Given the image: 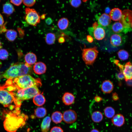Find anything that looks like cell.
Listing matches in <instances>:
<instances>
[{"label":"cell","instance_id":"cell-1","mask_svg":"<svg viewBox=\"0 0 132 132\" xmlns=\"http://www.w3.org/2000/svg\"><path fill=\"white\" fill-rule=\"evenodd\" d=\"M10 112L6 115L3 123L5 129L8 132H16L20 127L23 126L27 116L23 113L20 114V108Z\"/></svg>","mask_w":132,"mask_h":132},{"label":"cell","instance_id":"cell-2","mask_svg":"<svg viewBox=\"0 0 132 132\" xmlns=\"http://www.w3.org/2000/svg\"><path fill=\"white\" fill-rule=\"evenodd\" d=\"M31 70V66L23 63H18L11 66L3 74L7 79H12L21 76L28 75Z\"/></svg>","mask_w":132,"mask_h":132},{"label":"cell","instance_id":"cell-3","mask_svg":"<svg viewBox=\"0 0 132 132\" xmlns=\"http://www.w3.org/2000/svg\"><path fill=\"white\" fill-rule=\"evenodd\" d=\"M13 82L18 89L33 86H41L42 85L40 79L35 78L29 74L15 78H14Z\"/></svg>","mask_w":132,"mask_h":132},{"label":"cell","instance_id":"cell-4","mask_svg":"<svg viewBox=\"0 0 132 132\" xmlns=\"http://www.w3.org/2000/svg\"><path fill=\"white\" fill-rule=\"evenodd\" d=\"M40 93L38 87L33 86L18 89L15 96L18 101L21 102V101L33 98L36 95Z\"/></svg>","mask_w":132,"mask_h":132},{"label":"cell","instance_id":"cell-5","mask_svg":"<svg viewBox=\"0 0 132 132\" xmlns=\"http://www.w3.org/2000/svg\"><path fill=\"white\" fill-rule=\"evenodd\" d=\"M17 107L20 108L21 102L17 101L14 94L5 89H0V103L5 107H7L13 102Z\"/></svg>","mask_w":132,"mask_h":132},{"label":"cell","instance_id":"cell-6","mask_svg":"<svg viewBox=\"0 0 132 132\" xmlns=\"http://www.w3.org/2000/svg\"><path fill=\"white\" fill-rule=\"evenodd\" d=\"M83 60L87 65H92L97 58L99 51L97 48L94 46L91 48H84L82 50Z\"/></svg>","mask_w":132,"mask_h":132},{"label":"cell","instance_id":"cell-7","mask_svg":"<svg viewBox=\"0 0 132 132\" xmlns=\"http://www.w3.org/2000/svg\"><path fill=\"white\" fill-rule=\"evenodd\" d=\"M25 14L24 18L29 25L36 26L40 22V16L34 9L26 8L25 9Z\"/></svg>","mask_w":132,"mask_h":132},{"label":"cell","instance_id":"cell-8","mask_svg":"<svg viewBox=\"0 0 132 132\" xmlns=\"http://www.w3.org/2000/svg\"><path fill=\"white\" fill-rule=\"evenodd\" d=\"M89 31L90 34L97 40H102L105 36L106 33L104 27L97 22L93 24L92 27L90 28Z\"/></svg>","mask_w":132,"mask_h":132},{"label":"cell","instance_id":"cell-9","mask_svg":"<svg viewBox=\"0 0 132 132\" xmlns=\"http://www.w3.org/2000/svg\"><path fill=\"white\" fill-rule=\"evenodd\" d=\"M119 22L125 28L131 27L132 22V11L129 9H125L122 11V15Z\"/></svg>","mask_w":132,"mask_h":132},{"label":"cell","instance_id":"cell-10","mask_svg":"<svg viewBox=\"0 0 132 132\" xmlns=\"http://www.w3.org/2000/svg\"><path fill=\"white\" fill-rule=\"evenodd\" d=\"M77 116L74 110L69 109L65 111L63 114V120L67 124H72L76 120Z\"/></svg>","mask_w":132,"mask_h":132},{"label":"cell","instance_id":"cell-11","mask_svg":"<svg viewBox=\"0 0 132 132\" xmlns=\"http://www.w3.org/2000/svg\"><path fill=\"white\" fill-rule=\"evenodd\" d=\"M122 72L126 81L132 80V64L131 62H128L123 65Z\"/></svg>","mask_w":132,"mask_h":132},{"label":"cell","instance_id":"cell-12","mask_svg":"<svg viewBox=\"0 0 132 132\" xmlns=\"http://www.w3.org/2000/svg\"><path fill=\"white\" fill-rule=\"evenodd\" d=\"M111 22V19L108 14L103 13L100 15L98 19L99 24L104 27L108 26Z\"/></svg>","mask_w":132,"mask_h":132},{"label":"cell","instance_id":"cell-13","mask_svg":"<svg viewBox=\"0 0 132 132\" xmlns=\"http://www.w3.org/2000/svg\"><path fill=\"white\" fill-rule=\"evenodd\" d=\"M114 88L112 83L109 80H105L102 82L101 86V89L104 93L108 94L112 92Z\"/></svg>","mask_w":132,"mask_h":132},{"label":"cell","instance_id":"cell-14","mask_svg":"<svg viewBox=\"0 0 132 132\" xmlns=\"http://www.w3.org/2000/svg\"><path fill=\"white\" fill-rule=\"evenodd\" d=\"M111 121L114 126L120 127L123 126L125 123V118L122 114L120 113L117 114L112 118Z\"/></svg>","mask_w":132,"mask_h":132},{"label":"cell","instance_id":"cell-15","mask_svg":"<svg viewBox=\"0 0 132 132\" xmlns=\"http://www.w3.org/2000/svg\"><path fill=\"white\" fill-rule=\"evenodd\" d=\"M33 70L34 73L38 75H41L45 73L46 67L44 63L39 62L35 63L33 66Z\"/></svg>","mask_w":132,"mask_h":132},{"label":"cell","instance_id":"cell-16","mask_svg":"<svg viewBox=\"0 0 132 132\" xmlns=\"http://www.w3.org/2000/svg\"><path fill=\"white\" fill-rule=\"evenodd\" d=\"M122 15V11L118 8H114L112 9L109 13V16L111 19L113 21H119Z\"/></svg>","mask_w":132,"mask_h":132},{"label":"cell","instance_id":"cell-17","mask_svg":"<svg viewBox=\"0 0 132 132\" xmlns=\"http://www.w3.org/2000/svg\"><path fill=\"white\" fill-rule=\"evenodd\" d=\"M122 39L121 36L117 33L111 34L110 37V42L111 45L113 47H118L122 43Z\"/></svg>","mask_w":132,"mask_h":132},{"label":"cell","instance_id":"cell-18","mask_svg":"<svg viewBox=\"0 0 132 132\" xmlns=\"http://www.w3.org/2000/svg\"><path fill=\"white\" fill-rule=\"evenodd\" d=\"M64 104L66 105H70L73 104L75 101V97L72 93L66 92L64 94L62 98Z\"/></svg>","mask_w":132,"mask_h":132},{"label":"cell","instance_id":"cell-19","mask_svg":"<svg viewBox=\"0 0 132 132\" xmlns=\"http://www.w3.org/2000/svg\"><path fill=\"white\" fill-rule=\"evenodd\" d=\"M45 100L44 96L40 93L37 94L33 98V103L38 106L43 105L45 103Z\"/></svg>","mask_w":132,"mask_h":132},{"label":"cell","instance_id":"cell-20","mask_svg":"<svg viewBox=\"0 0 132 132\" xmlns=\"http://www.w3.org/2000/svg\"><path fill=\"white\" fill-rule=\"evenodd\" d=\"M25 63L30 65L34 64L37 60L36 55L32 52H28L25 55L24 57Z\"/></svg>","mask_w":132,"mask_h":132},{"label":"cell","instance_id":"cell-21","mask_svg":"<svg viewBox=\"0 0 132 132\" xmlns=\"http://www.w3.org/2000/svg\"><path fill=\"white\" fill-rule=\"evenodd\" d=\"M51 121V118L49 116L46 117L43 120L41 126L42 132H48L49 130Z\"/></svg>","mask_w":132,"mask_h":132},{"label":"cell","instance_id":"cell-22","mask_svg":"<svg viewBox=\"0 0 132 132\" xmlns=\"http://www.w3.org/2000/svg\"><path fill=\"white\" fill-rule=\"evenodd\" d=\"M15 9L13 6L10 3H6L3 5V13L7 16H10L14 11Z\"/></svg>","mask_w":132,"mask_h":132},{"label":"cell","instance_id":"cell-23","mask_svg":"<svg viewBox=\"0 0 132 132\" xmlns=\"http://www.w3.org/2000/svg\"><path fill=\"white\" fill-rule=\"evenodd\" d=\"M17 36V32L13 29L7 30L5 34L6 38L9 41L12 42L15 40Z\"/></svg>","mask_w":132,"mask_h":132},{"label":"cell","instance_id":"cell-24","mask_svg":"<svg viewBox=\"0 0 132 132\" xmlns=\"http://www.w3.org/2000/svg\"><path fill=\"white\" fill-rule=\"evenodd\" d=\"M69 24V21L68 19L65 17H63L59 20L57 25L60 30H64L67 28Z\"/></svg>","mask_w":132,"mask_h":132},{"label":"cell","instance_id":"cell-25","mask_svg":"<svg viewBox=\"0 0 132 132\" xmlns=\"http://www.w3.org/2000/svg\"><path fill=\"white\" fill-rule=\"evenodd\" d=\"M110 28L113 32L117 33H120L122 31L123 27L122 24L119 22H116L110 26Z\"/></svg>","mask_w":132,"mask_h":132},{"label":"cell","instance_id":"cell-26","mask_svg":"<svg viewBox=\"0 0 132 132\" xmlns=\"http://www.w3.org/2000/svg\"><path fill=\"white\" fill-rule=\"evenodd\" d=\"M51 119L53 122L55 123H59L63 120V114L60 111H55L52 114Z\"/></svg>","mask_w":132,"mask_h":132},{"label":"cell","instance_id":"cell-27","mask_svg":"<svg viewBox=\"0 0 132 132\" xmlns=\"http://www.w3.org/2000/svg\"><path fill=\"white\" fill-rule=\"evenodd\" d=\"M34 114L38 118H43L46 115L47 110L44 107H38L35 109Z\"/></svg>","mask_w":132,"mask_h":132},{"label":"cell","instance_id":"cell-28","mask_svg":"<svg viewBox=\"0 0 132 132\" xmlns=\"http://www.w3.org/2000/svg\"><path fill=\"white\" fill-rule=\"evenodd\" d=\"M91 118L94 122L98 123L102 120L103 118V116L100 112L97 111H94L92 113Z\"/></svg>","mask_w":132,"mask_h":132},{"label":"cell","instance_id":"cell-29","mask_svg":"<svg viewBox=\"0 0 132 132\" xmlns=\"http://www.w3.org/2000/svg\"><path fill=\"white\" fill-rule=\"evenodd\" d=\"M55 39V34L52 33H49L46 35L45 37V41L47 44L51 45L54 43Z\"/></svg>","mask_w":132,"mask_h":132},{"label":"cell","instance_id":"cell-30","mask_svg":"<svg viewBox=\"0 0 132 132\" xmlns=\"http://www.w3.org/2000/svg\"><path fill=\"white\" fill-rule=\"evenodd\" d=\"M105 116L108 118H112L115 115V111L114 109L112 107H107L104 110Z\"/></svg>","mask_w":132,"mask_h":132},{"label":"cell","instance_id":"cell-31","mask_svg":"<svg viewBox=\"0 0 132 132\" xmlns=\"http://www.w3.org/2000/svg\"><path fill=\"white\" fill-rule=\"evenodd\" d=\"M117 55L119 59L123 61L127 59L129 56L128 52L123 49L119 50L117 53Z\"/></svg>","mask_w":132,"mask_h":132},{"label":"cell","instance_id":"cell-32","mask_svg":"<svg viewBox=\"0 0 132 132\" xmlns=\"http://www.w3.org/2000/svg\"><path fill=\"white\" fill-rule=\"evenodd\" d=\"M9 53L5 49H0V59L2 60L6 59L8 57Z\"/></svg>","mask_w":132,"mask_h":132},{"label":"cell","instance_id":"cell-33","mask_svg":"<svg viewBox=\"0 0 132 132\" xmlns=\"http://www.w3.org/2000/svg\"><path fill=\"white\" fill-rule=\"evenodd\" d=\"M70 3L72 7L77 8L81 5V0H70Z\"/></svg>","mask_w":132,"mask_h":132},{"label":"cell","instance_id":"cell-34","mask_svg":"<svg viewBox=\"0 0 132 132\" xmlns=\"http://www.w3.org/2000/svg\"><path fill=\"white\" fill-rule=\"evenodd\" d=\"M24 4L26 6L30 7L33 6L35 4L36 0H23Z\"/></svg>","mask_w":132,"mask_h":132},{"label":"cell","instance_id":"cell-35","mask_svg":"<svg viewBox=\"0 0 132 132\" xmlns=\"http://www.w3.org/2000/svg\"><path fill=\"white\" fill-rule=\"evenodd\" d=\"M50 132H64L63 130L60 127L54 126L51 129Z\"/></svg>","mask_w":132,"mask_h":132},{"label":"cell","instance_id":"cell-36","mask_svg":"<svg viewBox=\"0 0 132 132\" xmlns=\"http://www.w3.org/2000/svg\"><path fill=\"white\" fill-rule=\"evenodd\" d=\"M23 1V0H10L11 3L16 6L20 5Z\"/></svg>","mask_w":132,"mask_h":132},{"label":"cell","instance_id":"cell-37","mask_svg":"<svg viewBox=\"0 0 132 132\" xmlns=\"http://www.w3.org/2000/svg\"><path fill=\"white\" fill-rule=\"evenodd\" d=\"M45 22L48 25H50L53 22V20L50 17L47 18L45 20Z\"/></svg>","mask_w":132,"mask_h":132},{"label":"cell","instance_id":"cell-38","mask_svg":"<svg viewBox=\"0 0 132 132\" xmlns=\"http://www.w3.org/2000/svg\"><path fill=\"white\" fill-rule=\"evenodd\" d=\"M117 77L118 78L120 79H122L124 78L123 75L121 72L120 73L117 74Z\"/></svg>","mask_w":132,"mask_h":132},{"label":"cell","instance_id":"cell-39","mask_svg":"<svg viewBox=\"0 0 132 132\" xmlns=\"http://www.w3.org/2000/svg\"><path fill=\"white\" fill-rule=\"evenodd\" d=\"M4 23L3 17L1 14L0 13V27L2 26Z\"/></svg>","mask_w":132,"mask_h":132},{"label":"cell","instance_id":"cell-40","mask_svg":"<svg viewBox=\"0 0 132 132\" xmlns=\"http://www.w3.org/2000/svg\"><path fill=\"white\" fill-rule=\"evenodd\" d=\"M94 99L96 102H99L101 101L102 99L100 97L97 96L95 97Z\"/></svg>","mask_w":132,"mask_h":132},{"label":"cell","instance_id":"cell-41","mask_svg":"<svg viewBox=\"0 0 132 132\" xmlns=\"http://www.w3.org/2000/svg\"><path fill=\"white\" fill-rule=\"evenodd\" d=\"M58 41L59 43H62L65 42V38L64 37H61L58 38Z\"/></svg>","mask_w":132,"mask_h":132},{"label":"cell","instance_id":"cell-42","mask_svg":"<svg viewBox=\"0 0 132 132\" xmlns=\"http://www.w3.org/2000/svg\"><path fill=\"white\" fill-rule=\"evenodd\" d=\"M87 39L88 42L90 43L92 42L93 41V39L92 37L90 35L87 36Z\"/></svg>","mask_w":132,"mask_h":132},{"label":"cell","instance_id":"cell-43","mask_svg":"<svg viewBox=\"0 0 132 132\" xmlns=\"http://www.w3.org/2000/svg\"><path fill=\"white\" fill-rule=\"evenodd\" d=\"M112 98L114 100H117L118 99V97L117 94L114 93L112 95Z\"/></svg>","mask_w":132,"mask_h":132},{"label":"cell","instance_id":"cell-44","mask_svg":"<svg viewBox=\"0 0 132 132\" xmlns=\"http://www.w3.org/2000/svg\"><path fill=\"white\" fill-rule=\"evenodd\" d=\"M90 132H100L99 130L97 129H94L92 130Z\"/></svg>","mask_w":132,"mask_h":132},{"label":"cell","instance_id":"cell-45","mask_svg":"<svg viewBox=\"0 0 132 132\" xmlns=\"http://www.w3.org/2000/svg\"><path fill=\"white\" fill-rule=\"evenodd\" d=\"M46 15L45 14H43L41 15V17H40V18L42 19H44L45 18Z\"/></svg>","mask_w":132,"mask_h":132},{"label":"cell","instance_id":"cell-46","mask_svg":"<svg viewBox=\"0 0 132 132\" xmlns=\"http://www.w3.org/2000/svg\"><path fill=\"white\" fill-rule=\"evenodd\" d=\"M2 47V44L1 43L0 41V49H1Z\"/></svg>","mask_w":132,"mask_h":132},{"label":"cell","instance_id":"cell-47","mask_svg":"<svg viewBox=\"0 0 132 132\" xmlns=\"http://www.w3.org/2000/svg\"><path fill=\"white\" fill-rule=\"evenodd\" d=\"M83 2H85L88 0H82Z\"/></svg>","mask_w":132,"mask_h":132},{"label":"cell","instance_id":"cell-48","mask_svg":"<svg viewBox=\"0 0 132 132\" xmlns=\"http://www.w3.org/2000/svg\"><path fill=\"white\" fill-rule=\"evenodd\" d=\"M131 26L132 28V22L131 23Z\"/></svg>","mask_w":132,"mask_h":132},{"label":"cell","instance_id":"cell-49","mask_svg":"<svg viewBox=\"0 0 132 132\" xmlns=\"http://www.w3.org/2000/svg\"></svg>","mask_w":132,"mask_h":132}]
</instances>
